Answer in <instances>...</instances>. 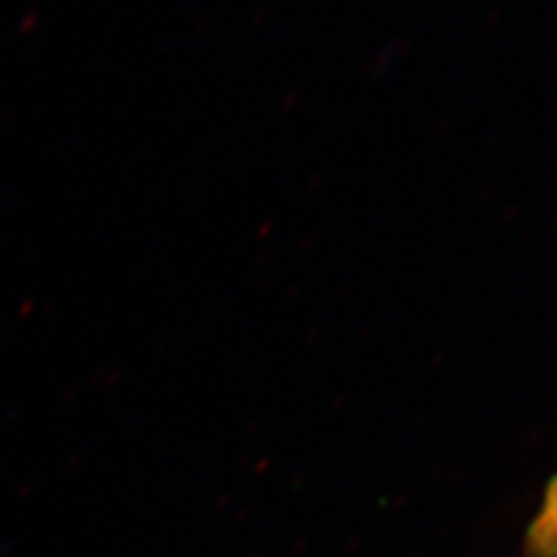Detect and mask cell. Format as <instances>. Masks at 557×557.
Instances as JSON below:
<instances>
[{
	"instance_id": "cell-1",
	"label": "cell",
	"mask_w": 557,
	"mask_h": 557,
	"mask_svg": "<svg viewBox=\"0 0 557 557\" xmlns=\"http://www.w3.org/2000/svg\"><path fill=\"white\" fill-rule=\"evenodd\" d=\"M530 557H557V481L553 483L544 509L534 522Z\"/></svg>"
}]
</instances>
